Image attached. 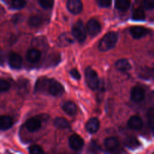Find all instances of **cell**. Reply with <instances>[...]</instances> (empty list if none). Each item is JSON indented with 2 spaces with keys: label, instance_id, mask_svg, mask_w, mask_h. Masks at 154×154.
Here are the masks:
<instances>
[{
  "label": "cell",
  "instance_id": "8",
  "mask_svg": "<svg viewBox=\"0 0 154 154\" xmlns=\"http://www.w3.org/2000/svg\"><path fill=\"white\" fill-rule=\"evenodd\" d=\"M67 8L71 13L78 14L83 10V4L81 0H68Z\"/></svg>",
  "mask_w": 154,
  "mask_h": 154
},
{
  "label": "cell",
  "instance_id": "11",
  "mask_svg": "<svg viewBox=\"0 0 154 154\" xmlns=\"http://www.w3.org/2000/svg\"><path fill=\"white\" fill-rule=\"evenodd\" d=\"M25 126L28 131L31 132H37L42 126V123L39 119L36 118V117H32L30 118L26 122Z\"/></svg>",
  "mask_w": 154,
  "mask_h": 154
},
{
  "label": "cell",
  "instance_id": "23",
  "mask_svg": "<svg viewBox=\"0 0 154 154\" xmlns=\"http://www.w3.org/2000/svg\"><path fill=\"white\" fill-rule=\"evenodd\" d=\"M26 5L25 0H11V6L14 10H20L23 8Z\"/></svg>",
  "mask_w": 154,
  "mask_h": 154
},
{
  "label": "cell",
  "instance_id": "26",
  "mask_svg": "<svg viewBox=\"0 0 154 154\" xmlns=\"http://www.w3.org/2000/svg\"><path fill=\"white\" fill-rule=\"evenodd\" d=\"M147 122L150 126L151 131H153L154 126V111L153 108H150L147 111Z\"/></svg>",
  "mask_w": 154,
  "mask_h": 154
},
{
  "label": "cell",
  "instance_id": "28",
  "mask_svg": "<svg viewBox=\"0 0 154 154\" xmlns=\"http://www.w3.org/2000/svg\"><path fill=\"white\" fill-rule=\"evenodd\" d=\"M38 3L43 8L50 9L54 6V0H38Z\"/></svg>",
  "mask_w": 154,
  "mask_h": 154
},
{
  "label": "cell",
  "instance_id": "5",
  "mask_svg": "<svg viewBox=\"0 0 154 154\" xmlns=\"http://www.w3.org/2000/svg\"><path fill=\"white\" fill-rule=\"evenodd\" d=\"M86 29H87L88 34L92 37H93V36H96L100 32L101 30H102V26L97 20L93 18L87 22Z\"/></svg>",
  "mask_w": 154,
  "mask_h": 154
},
{
  "label": "cell",
  "instance_id": "22",
  "mask_svg": "<svg viewBox=\"0 0 154 154\" xmlns=\"http://www.w3.org/2000/svg\"><path fill=\"white\" fill-rule=\"evenodd\" d=\"M44 20L42 19V17L38 16V15H35V16L30 17L29 19V24L31 26H39L42 25L43 23Z\"/></svg>",
  "mask_w": 154,
  "mask_h": 154
},
{
  "label": "cell",
  "instance_id": "15",
  "mask_svg": "<svg viewBox=\"0 0 154 154\" xmlns=\"http://www.w3.org/2000/svg\"><path fill=\"white\" fill-rule=\"evenodd\" d=\"M41 58V53L40 51L36 49H30L28 51L26 54V60L29 63H37Z\"/></svg>",
  "mask_w": 154,
  "mask_h": 154
},
{
  "label": "cell",
  "instance_id": "34",
  "mask_svg": "<svg viewBox=\"0 0 154 154\" xmlns=\"http://www.w3.org/2000/svg\"><path fill=\"white\" fill-rule=\"evenodd\" d=\"M5 63V57L2 53L0 52V66H3Z\"/></svg>",
  "mask_w": 154,
  "mask_h": 154
},
{
  "label": "cell",
  "instance_id": "2",
  "mask_svg": "<svg viewBox=\"0 0 154 154\" xmlns=\"http://www.w3.org/2000/svg\"><path fill=\"white\" fill-rule=\"evenodd\" d=\"M118 40V34L116 32H110L107 33L102 38L99 45V50L102 52H106L110 51L117 44Z\"/></svg>",
  "mask_w": 154,
  "mask_h": 154
},
{
  "label": "cell",
  "instance_id": "13",
  "mask_svg": "<svg viewBox=\"0 0 154 154\" xmlns=\"http://www.w3.org/2000/svg\"><path fill=\"white\" fill-rule=\"evenodd\" d=\"M99 126H100V123H99V120L93 117L88 120L86 124V129H87V132L93 134L97 132L98 129H99Z\"/></svg>",
  "mask_w": 154,
  "mask_h": 154
},
{
  "label": "cell",
  "instance_id": "3",
  "mask_svg": "<svg viewBox=\"0 0 154 154\" xmlns=\"http://www.w3.org/2000/svg\"><path fill=\"white\" fill-rule=\"evenodd\" d=\"M72 34L78 42H84L87 38V29L83 21L78 20L75 23L72 29Z\"/></svg>",
  "mask_w": 154,
  "mask_h": 154
},
{
  "label": "cell",
  "instance_id": "17",
  "mask_svg": "<svg viewBox=\"0 0 154 154\" xmlns=\"http://www.w3.org/2000/svg\"><path fill=\"white\" fill-rule=\"evenodd\" d=\"M104 144H105V146L107 150H110V151H112V150H116L118 147L119 141L116 138L110 137V138H106L105 140Z\"/></svg>",
  "mask_w": 154,
  "mask_h": 154
},
{
  "label": "cell",
  "instance_id": "20",
  "mask_svg": "<svg viewBox=\"0 0 154 154\" xmlns=\"http://www.w3.org/2000/svg\"><path fill=\"white\" fill-rule=\"evenodd\" d=\"M130 0H117L115 3V7L117 10L121 11H126L130 8Z\"/></svg>",
  "mask_w": 154,
  "mask_h": 154
},
{
  "label": "cell",
  "instance_id": "18",
  "mask_svg": "<svg viewBox=\"0 0 154 154\" xmlns=\"http://www.w3.org/2000/svg\"><path fill=\"white\" fill-rule=\"evenodd\" d=\"M63 109L69 115H75L77 113V106L74 102H66L63 105Z\"/></svg>",
  "mask_w": 154,
  "mask_h": 154
},
{
  "label": "cell",
  "instance_id": "27",
  "mask_svg": "<svg viewBox=\"0 0 154 154\" xmlns=\"http://www.w3.org/2000/svg\"><path fill=\"white\" fill-rule=\"evenodd\" d=\"M11 84L8 81L3 78H0V93H4L10 89Z\"/></svg>",
  "mask_w": 154,
  "mask_h": 154
},
{
  "label": "cell",
  "instance_id": "6",
  "mask_svg": "<svg viewBox=\"0 0 154 154\" xmlns=\"http://www.w3.org/2000/svg\"><path fill=\"white\" fill-rule=\"evenodd\" d=\"M22 57L16 53H11L8 58V64L11 69H20L22 67Z\"/></svg>",
  "mask_w": 154,
  "mask_h": 154
},
{
  "label": "cell",
  "instance_id": "16",
  "mask_svg": "<svg viewBox=\"0 0 154 154\" xmlns=\"http://www.w3.org/2000/svg\"><path fill=\"white\" fill-rule=\"evenodd\" d=\"M115 66L116 68L119 71H121V72H126V71L130 70L131 68H132L130 63L126 59H120V60H118L117 61V63H116Z\"/></svg>",
  "mask_w": 154,
  "mask_h": 154
},
{
  "label": "cell",
  "instance_id": "32",
  "mask_svg": "<svg viewBox=\"0 0 154 154\" xmlns=\"http://www.w3.org/2000/svg\"><path fill=\"white\" fill-rule=\"evenodd\" d=\"M70 75H71V76L74 78V79H75V80L81 79V74L79 73V72H78L77 69H72V70L70 71Z\"/></svg>",
  "mask_w": 154,
  "mask_h": 154
},
{
  "label": "cell",
  "instance_id": "10",
  "mask_svg": "<svg viewBox=\"0 0 154 154\" xmlns=\"http://www.w3.org/2000/svg\"><path fill=\"white\" fill-rule=\"evenodd\" d=\"M129 32L134 38L139 39L148 34L149 30L145 27L137 26H132V28H130Z\"/></svg>",
  "mask_w": 154,
  "mask_h": 154
},
{
  "label": "cell",
  "instance_id": "21",
  "mask_svg": "<svg viewBox=\"0 0 154 154\" xmlns=\"http://www.w3.org/2000/svg\"><path fill=\"white\" fill-rule=\"evenodd\" d=\"M132 19L136 21H142L145 19V14L144 9L141 7L137 8L135 9L132 14Z\"/></svg>",
  "mask_w": 154,
  "mask_h": 154
},
{
  "label": "cell",
  "instance_id": "14",
  "mask_svg": "<svg viewBox=\"0 0 154 154\" xmlns=\"http://www.w3.org/2000/svg\"><path fill=\"white\" fill-rule=\"evenodd\" d=\"M13 126V120L8 115H2L0 117V129L7 130Z\"/></svg>",
  "mask_w": 154,
  "mask_h": 154
},
{
  "label": "cell",
  "instance_id": "9",
  "mask_svg": "<svg viewBox=\"0 0 154 154\" xmlns=\"http://www.w3.org/2000/svg\"><path fill=\"white\" fill-rule=\"evenodd\" d=\"M69 146L73 150H80L84 147V140L78 135H73L69 138Z\"/></svg>",
  "mask_w": 154,
  "mask_h": 154
},
{
  "label": "cell",
  "instance_id": "7",
  "mask_svg": "<svg viewBox=\"0 0 154 154\" xmlns=\"http://www.w3.org/2000/svg\"><path fill=\"white\" fill-rule=\"evenodd\" d=\"M145 91L140 86H136L131 91V99L135 102H140L144 100Z\"/></svg>",
  "mask_w": 154,
  "mask_h": 154
},
{
  "label": "cell",
  "instance_id": "4",
  "mask_svg": "<svg viewBox=\"0 0 154 154\" xmlns=\"http://www.w3.org/2000/svg\"><path fill=\"white\" fill-rule=\"evenodd\" d=\"M85 75L87 85L91 90H94L99 88V80L96 71L93 70L91 68H87L85 72Z\"/></svg>",
  "mask_w": 154,
  "mask_h": 154
},
{
  "label": "cell",
  "instance_id": "29",
  "mask_svg": "<svg viewBox=\"0 0 154 154\" xmlns=\"http://www.w3.org/2000/svg\"><path fill=\"white\" fill-rule=\"evenodd\" d=\"M29 152L32 154H42L44 153V150L42 147L38 145H32L29 148Z\"/></svg>",
  "mask_w": 154,
  "mask_h": 154
},
{
  "label": "cell",
  "instance_id": "31",
  "mask_svg": "<svg viewBox=\"0 0 154 154\" xmlns=\"http://www.w3.org/2000/svg\"><path fill=\"white\" fill-rule=\"evenodd\" d=\"M144 7L147 10H151L154 7V0H144Z\"/></svg>",
  "mask_w": 154,
  "mask_h": 154
},
{
  "label": "cell",
  "instance_id": "24",
  "mask_svg": "<svg viewBox=\"0 0 154 154\" xmlns=\"http://www.w3.org/2000/svg\"><path fill=\"white\" fill-rule=\"evenodd\" d=\"M126 147L129 148H136L140 145L139 141L135 138H129L126 141H125Z\"/></svg>",
  "mask_w": 154,
  "mask_h": 154
},
{
  "label": "cell",
  "instance_id": "25",
  "mask_svg": "<svg viewBox=\"0 0 154 154\" xmlns=\"http://www.w3.org/2000/svg\"><path fill=\"white\" fill-rule=\"evenodd\" d=\"M59 42H60V44L61 45L66 46V45H68L70 43H72V40L67 33H65V34H63L60 36V38H59Z\"/></svg>",
  "mask_w": 154,
  "mask_h": 154
},
{
  "label": "cell",
  "instance_id": "30",
  "mask_svg": "<svg viewBox=\"0 0 154 154\" xmlns=\"http://www.w3.org/2000/svg\"><path fill=\"white\" fill-rule=\"evenodd\" d=\"M112 0H97V3L99 7L108 8L111 6Z\"/></svg>",
  "mask_w": 154,
  "mask_h": 154
},
{
  "label": "cell",
  "instance_id": "12",
  "mask_svg": "<svg viewBox=\"0 0 154 154\" xmlns=\"http://www.w3.org/2000/svg\"><path fill=\"white\" fill-rule=\"evenodd\" d=\"M128 126L134 130H139L143 126V121L138 116H132L128 121Z\"/></svg>",
  "mask_w": 154,
  "mask_h": 154
},
{
  "label": "cell",
  "instance_id": "19",
  "mask_svg": "<svg viewBox=\"0 0 154 154\" xmlns=\"http://www.w3.org/2000/svg\"><path fill=\"white\" fill-rule=\"evenodd\" d=\"M54 126L60 129H65L70 128V123L66 119L63 117H57L54 120Z\"/></svg>",
  "mask_w": 154,
  "mask_h": 154
},
{
  "label": "cell",
  "instance_id": "33",
  "mask_svg": "<svg viewBox=\"0 0 154 154\" xmlns=\"http://www.w3.org/2000/svg\"><path fill=\"white\" fill-rule=\"evenodd\" d=\"M22 16H23V15H20V14L14 15L12 20H13V22L14 23H17L20 22V21L23 20V17Z\"/></svg>",
  "mask_w": 154,
  "mask_h": 154
},
{
  "label": "cell",
  "instance_id": "1",
  "mask_svg": "<svg viewBox=\"0 0 154 154\" xmlns=\"http://www.w3.org/2000/svg\"><path fill=\"white\" fill-rule=\"evenodd\" d=\"M35 91L36 93H45L47 91L53 96H60L63 94L65 90L64 87L56 80L43 77L36 82Z\"/></svg>",
  "mask_w": 154,
  "mask_h": 154
}]
</instances>
